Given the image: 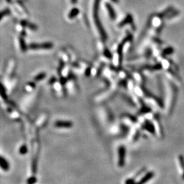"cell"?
<instances>
[{"mask_svg":"<svg viewBox=\"0 0 184 184\" xmlns=\"http://www.w3.org/2000/svg\"><path fill=\"white\" fill-rule=\"evenodd\" d=\"M1 94L2 97L3 96V95H5V99H7V95H6V93H5V90L4 89V86H3V83H1Z\"/></svg>","mask_w":184,"mask_h":184,"instance_id":"2e32d148","label":"cell"},{"mask_svg":"<svg viewBox=\"0 0 184 184\" xmlns=\"http://www.w3.org/2000/svg\"><path fill=\"white\" fill-rule=\"evenodd\" d=\"M105 7H106L107 12H108L109 16L110 17V19L112 20H115L116 18V14L115 10L113 8L112 5L109 3H107L105 4Z\"/></svg>","mask_w":184,"mask_h":184,"instance_id":"5b68a950","label":"cell"},{"mask_svg":"<svg viewBox=\"0 0 184 184\" xmlns=\"http://www.w3.org/2000/svg\"><path fill=\"white\" fill-rule=\"evenodd\" d=\"M178 13H179V12H178V11H176V12H175L174 13H173L172 14H171V15H170L169 16V18H171V17H173V16L177 15V14H178Z\"/></svg>","mask_w":184,"mask_h":184,"instance_id":"ac0fdd59","label":"cell"},{"mask_svg":"<svg viewBox=\"0 0 184 184\" xmlns=\"http://www.w3.org/2000/svg\"><path fill=\"white\" fill-rule=\"evenodd\" d=\"M28 153V147L26 145H23L19 148V153L20 154H26Z\"/></svg>","mask_w":184,"mask_h":184,"instance_id":"7c38bea8","label":"cell"},{"mask_svg":"<svg viewBox=\"0 0 184 184\" xmlns=\"http://www.w3.org/2000/svg\"><path fill=\"white\" fill-rule=\"evenodd\" d=\"M29 48L32 50H38V49H44V50H49L53 47V44L51 42H44L41 44L32 43L29 45Z\"/></svg>","mask_w":184,"mask_h":184,"instance_id":"7a4b0ae2","label":"cell"},{"mask_svg":"<svg viewBox=\"0 0 184 184\" xmlns=\"http://www.w3.org/2000/svg\"><path fill=\"white\" fill-rule=\"evenodd\" d=\"M153 176H154V173L152 172H149L147 173V174H145L144 176V177L142 178V179H141V181H140L138 183H143L146 182L148 181L149 180H150L151 179Z\"/></svg>","mask_w":184,"mask_h":184,"instance_id":"ba28073f","label":"cell"},{"mask_svg":"<svg viewBox=\"0 0 184 184\" xmlns=\"http://www.w3.org/2000/svg\"><path fill=\"white\" fill-rule=\"evenodd\" d=\"M79 13V9L78 8H73L70 11V12H69V13L68 14V17L69 19H73V18H74L76 16H77L78 15Z\"/></svg>","mask_w":184,"mask_h":184,"instance_id":"9c48e42d","label":"cell"},{"mask_svg":"<svg viewBox=\"0 0 184 184\" xmlns=\"http://www.w3.org/2000/svg\"><path fill=\"white\" fill-rule=\"evenodd\" d=\"M172 8H171V7H170V8H168V9H167V10H166L165 11V12L162 13L160 14H158V17H159L160 18H162V17H163L164 16H165L166 14L167 13L170 12V11L172 10Z\"/></svg>","mask_w":184,"mask_h":184,"instance_id":"5bb4252c","label":"cell"},{"mask_svg":"<svg viewBox=\"0 0 184 184\" xmlns=\"http://www.w3.org/2000/svg\"><path fill=\"white\" fill-rule=\"evenodd\" d=\"M36 181H37V180H36V178L35 177H34V176H32V177L29 178L28 180V183L29 184H32L36 182Z\"/></svg>","mask_w":184,"mask_h":184,"instance_id":"9a60e30c","label":"cell"},{"mask_svg":"<svg viewBox=\"0 0 184 184\" xmlns=\"http://www.w3.org/2000/svg\"><path fill=\"white\" fill-rule=\"evenodd\" d=\"M132 21H133L132 16V15H131V14H127V15L126 16V17L125 19H124L123 20L119 23V26L120 27V28H122V27H123V26H125V25L128 24V23H130L131 22H132Z\"/></svg>","mask_w":184,"mask_h":184,"instance_id":"52a82bcc","label":"cell"},{"mask_svg":"<svg viewBox=\"0 0 184 184\" xmlns=\"http://www.w3.org/2000/svg\"><path fill=\"white\" fill-rule=\"evenodd\" d=\"M101 0H95L94 4V19L95 20V23L96 28H97L98 30L99 31V33L101 35L102 38L104 39H107V36L105 34V31L104 29L103 26H102L101 21L100 20L99 17H98V10H99L100 3Z\"/></svg>","mask_w":184,"mask_h":184,"instance_id":"6da1fadb","label":"cell"},{"mask_svg":"<svg viewBox=\"0 0 184 184\" xmlns=\"http://www.w3.org/2000/svg\"><path fill=\"white\" fill-rule=\"evenodd\" d=\"M54 125L58 128H70L72 127L73 123L70 121H57L54 123Z\"/></svg>","mask_w":184,"mask_h":184,"instance_id":"277c9868","label":"cell"},{"mask_svg":"<svg viewBox=\"0 0 184 184\" xmlns=\"http://www.w3.org/2000/svg\"><path fill=\"white\" fill-rule=\"evenodd\" d=\"M46 77V73H41L38 74L35 77V80L36 81H40L43 80L44 78Z\"/></svg>","mask_w":184,"mask_h":184,"instance_id":"8fae6325","label":"cell"},{"mask_svg":"<svg viewBox=\"0 0 184 184\" xmlns=\"http://www.w3.org/2000/svg\"><path fill=\"white\" fill-rule=\"evenodd\" d=\"M173 52H174V49H173V48H172V47H169V48L165 49V50H164L163 54H167H167H172Z\"/></svg>","mask_w":184,"mask_h":184,"instance_id":"4fadbf2b","label":"cell"},{"mask_svg":"<svg viewBox=\"0 0 184 184\" xmlns=\"http://www.w3.org/2000/svg\"><path fill=\"white\" fill-rule=\"evenodd\" d=\"M111 1H112L113 2H114V3H119V0H111Z\"/></svg>","mask_w":184,"mask_h":184,"instance_id":"ffe728a7","label":"cell"},{"mask_svg":"<svg viewBox=\"0 0 184 184\" xmlns=\"http://www.w3.org/2000/svg\"><path fill=\"white\" fill-rule=\"evenodd\" d=\"M71 1L73 4H76L77 3V0H71Z\"/></svg>","mask_w":184,"mask_h":184,"instance_id":"d6986e66","label":"cell"},{"mask_svg":"<svg viewBox=\"0 0 184 184\" xmlns=\"http://www.w3.org/2000/svg\"><path fill=\"white\" fill-rule=\"evenodd\" d=\"M0 166H1V168L4 171L8 170L10 169V166H9L8 161L5 158H4L3 156H1L0 158Z\"/></svg>","mask_w":184,"mask_h":184,"instance_id":"8992f818","label":"cell"},{"mask_svg":"<svg viewBox=\"0 0 184 184\" xmlns=\"http://www.w3.org/2000/svg\"><path fill=\"white\" fill-rule=\"evenodd\" d=\"M118 155H119V160H118V165L120 167H123L125 163L126 158V148L125 147L122 145L118 149Z\"/></svg>","mask_w":184,"mask_h":184,"instance_id":"3957f363","label":"cell"},{"mask_svg":"<svg viewBox=\"0 0 184 184\" xmlns=\"http://www.w3.org/2000/svg\"><path fill=\"white\" fill-rule=\"evenodd\" d=\"M104 54H105V56H107V57H109V58H112V54H111L110 52H109L108 50H105V52H104Z\"/></svg>","mask_w":184,"mask_h":184,"instance_id":"e0dca14e","label":"cell"},{"mask_svg":"<svg viewBox=\"0 0 184 184\" xmlns=\"http://www.w3.org/2000/svg\"><path fill=\"white\" fill-rule=\"evenodd\" d=\"M20 45V48L23 52H26L27 50V46L26 43H25V40L23 38H20L19 39Z\"/></svg>","mask_w":184,"mask_h":184,"instance_id":"30bf717a","label":"cell"}]
</instances>
